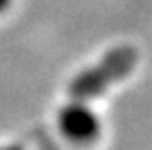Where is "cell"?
<instances>
[{
    "label": "cell",
    "mask_w": 152,
    "mask_h": 150,
    "mask_svg": "<svg viewBox=\"0 0 152 150\" xmlns=\"http://www.w3.org/2000/svg\"><path fill=\"white\" fill-rule=\"evenodd\" d=\"M0 150H23L20 146H2Z\"/></svg>",
    "instance_id": "4"
},
{
    "label": "cell",
    "mask_w": 152,
    "mask_h": 150,
    "mask_svg": "<svg viewBox=\"0 0 152 150\" xmlns=\"http://www.w3.org/2000/svg\"><path fill=\"white\" fill-rule=\"evenodd\" d=\"M136 61H138V51L134 47H116L107 51L95 67H89L79 75H75V79L69 83L71 100L87 102L99 97L112 83L130 75V71L136 67Z\"/></svg>",
    "instance_id": "1"
},
{
    "label": "cell",
    "mask_w": 152,
    "mask_h": 150,
    "mask_svg": "<svg viewBox=\"0 0 152 150\" xmlns=\"http://www.w3.org/2000/svg\"><path fill=\"white\" fill-rule=\"evenodd\" d=\"M8 6H10V0H0V12H4Z\"/></svg>",
    "instance_id": "3"
},
{
    "label": "cell",
    "mask_w": 152,
    "mask_h": 150,
    "mask_svg": "<svg viewBox=\"0 0 152 150\" xmlns=\"http://www.w3.org/2000/svg\"><path fill=\"white\" fill-rule=\"evenodd\" d=\"M59 128L61 132L73 142H91L99 134V120L97 116L85 105V102H69L59 112Z\"/></svg>",
    "instance_id": "2"
}]
</instances>
